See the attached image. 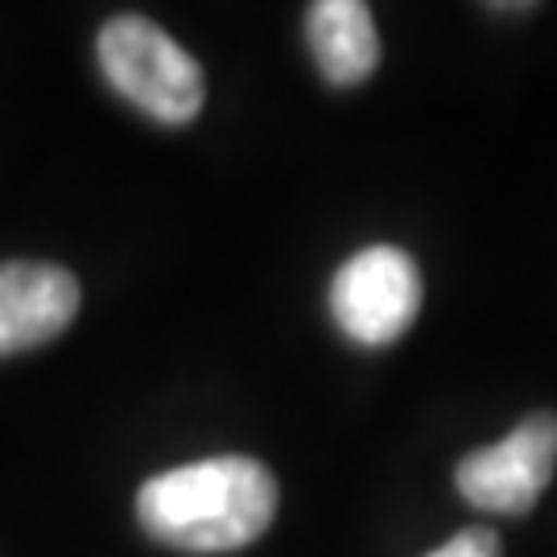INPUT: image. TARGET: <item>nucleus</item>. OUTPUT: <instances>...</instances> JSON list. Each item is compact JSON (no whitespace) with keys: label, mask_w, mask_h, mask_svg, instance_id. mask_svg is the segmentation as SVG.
Instances as JSON below:
<instances>
[{"label":"nucleus","mask_w":557,"mask_h":557,"mask_svg":"<svg viewBox=\"0 0 557 557\" xmlns=\"http://www.w3.org/2000/svg\"><path fill=\"white\" fill-rule=\"evenodd\" d=\"M277 517V479L248 455H220L153 475L137 492V520L153 541L186 554L244 549Z\"/></svg>","instance_id":"obj_1"},{"label":"nucleus","mask_w":557,"mask_h":557,"mask_svg":"<svg viewBox=\"0 0 557 557\" xmlns=\"http://www.w3.org/2000/svg\"><path fill=\"white\" fill-rule=\"evenodd\" d=\"M79 314V281L62 264L4 260L0 264V356H17L59 338Z\"/></svg>","instance_id":"obj_5"},{"label":"nucleus","mask_w":557,"mask_h":557,"mask_svg":"<svg viewBox=\"0 0 557 557\" xmlns=\"http://www.w3.org/2000/svg\"><path fill=\"white\" fill-rule=\"evenodd\" d=\"M306 38L314 62L335 87H356L380 66V34L372 9L359 0H319L310 4Z\"/></svg>","instance_id":"obj_6"},{"label":"nucleus","mask_w":557,"mask_h":557,"mask_svg":"<svg viewBox=\"0 0 557 557\" xmlns=\"http://www.w3.org/2000/svg\"><path fill=\"white\" fill-rule=\"evenodd\" d=\"M103 79L158 124H190L202 112V66L161 25L124 13L100 29L96 41Z\"/></svg>","instance_id":"obj_2"},{"label":"nucleus","mask_w":557,"mask_h":557,"mask_svg":"<svg viewBox=\"0 0 557 557\" xmlns=\"http://www.w3.org/2000/svg\"><path fill=\"white\" fill-rule=\"evenodd\" d=\"M557 467V413H529L508 438L483 446L458 462L462 499L483 512L520 517L541 499Z\"/></svg>","instance_id":"obj_4"},{"label":"nucleus","mask_w":557,"mask_h":557,"mask_svg":"<svg viewBox=\"0 0 557 557\" xmlns=\"http://www.w3.org/2000/svg\"><path fill=\"white\" fill-rule=\"evenodd\" d=\"M421 310L418 260L393 244L359 248L331 281V314L359 347L397 343Z\"/></svg>","instance_id":"obj_3"},{"label":"nucleus","mask_w":557,"mask_h":557,"mask_svg":"<svg viewBox=\"0 0 557 557\" xmlns=\"http://www.w3.org/2000/svg\"><path fill=\"white\" fill-rule=\"evenodd\" d=\"M425 557H499V537L492 533V529H462V533H455V537L446 541V545H438L434 554Z\"/></svg>","instance_id":"obj_7"}]
</instances>
